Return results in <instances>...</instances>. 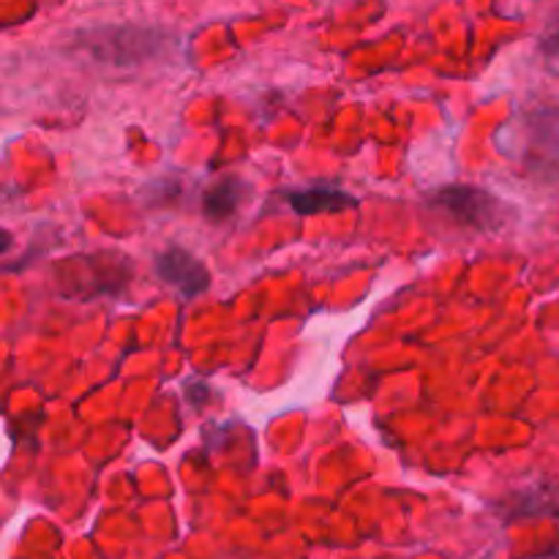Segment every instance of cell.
I'll use <instances>...</instances> for the list:
<instances>
[{"mask_svg":"<svg viewBox=\"0 0 559 559\" xmlns=\"http://www.w3.org/2000/svg\"><path fill=\"white\" fill-rule=\"evenodd\" d=\"M173 44V33L151 25H98L85 27L71 38V49L115 69H131L167 58Z\"/></svg>","mask_w":559,"mask_h":559,"instance_id":"6da1fadb","label":"cell"},{"mask_svg":"<svg viewBox=\"0 0 559 559\" xmlns=\"http://www.w3.org/2000/svg\"><path fill=\"white\" fill-rule=\"evenodd\" d=\"M429 202L459 222L462 227L478 229V233H500L511 218V207L495 197L491 191L478 189V186L467 183H451L435 189L429 194Z\"/></svg>","mask_w":559,"mask_h":559,"instance_id":"7a4b0ae2","label":"cell"},{"mask_svg":"<svg viewBox=\"0 0 559 559\" xmlns=\"http://www.w3.org/2000/svg\"><path fill=\"white\" fill-rule=\"evenodd\" d=\"M524 167L544 180H559V107L524 112Z\"/></svg>","mask_w":559,"mask_h":559,"instance_id":"3957f363","label":"cell"},{"mask_svg":"<svg viewBox=\"0 0 559 559\" xmlns=\"http://www.w3.org/2000/svg\"><path fill=\"white\" fill-rule=\"evenodd\" d=\"M153 267H156V276L183 300L200 298L211 287V273H207L205 262L183 246H167L164 251H158Z\"/></svg>","mask_w":559,"mask_h":559,"instance_id":"277c9868","label":"cell"},{"mask_svg":"<svg viewBox=\"0 0 559 559\" xmlns=\"http://www.w3.org/2000/svg\"><path fill=\"white\" fill-rule=\"evenodd\" d=\"M282 200L293 207L298 216H317V213H338L347 207L358 205L353 194H347L338 186H306V189H287L282 191Z\"/></svg>","mask_w":559,"mask_h":559,"instance_id":"5b68a950","label":"cell"},{"mask_svg":"<svg viewBox=\"0 0 559 559\" xmlns=\"http://www.w3.org/2000/svg\"><path fill=\"white\" fill-rule=\"evenodd\" d=\"M251 186L238 175H224L211 189L202 194V216L211 224H224L233 216H238L240 205L249 197Z\"/></svg>","mask_w":559,"mask_h":559,"instance_id":"8992f818","label":"cell"},{"mask_svg":"<svg viewBox=\"0 0 559 559\" xmlns=\"http://www.w3.org/2000/svg\"><path fill=\"white\" fill-rule=\"evenodd\" d=\"M508 519L559 516V486L544 484L533 489H522L506 500Z\"/></svg>","mask_w":559,"mask_h":559,"instance_id":"52a82bcc","label":"cell"},{"mask_svg":"<svg viewBox=\"0 0 559 559\" xmlns=\"http://www.w3.org/2000/svg\"><path fill=\"white\" fill-rule=\"evenodd\" d=\"M540 52H544L546 60L551 63H559V9L551 11L549 22H546L544 33H540V41H538Z\"/></svg>","mask_w":559,"mask_h":559,"instance_id":"ba28073f","label":"cell"},{"mask_svg":"<svg viewBox=\"0 0 559 559\" xmlns=\"http://www.w3.org/2000/svg\"><path fill=\"white\" fill-rule=\"evenodd\" d=\"M544 557H546V559H559V544L555 546V549H549V551H546Z\"/></svg>","mask_w":559,"mask_h":559,"instance_id":"9c48e42d","label":"cell"}]
</instances>
